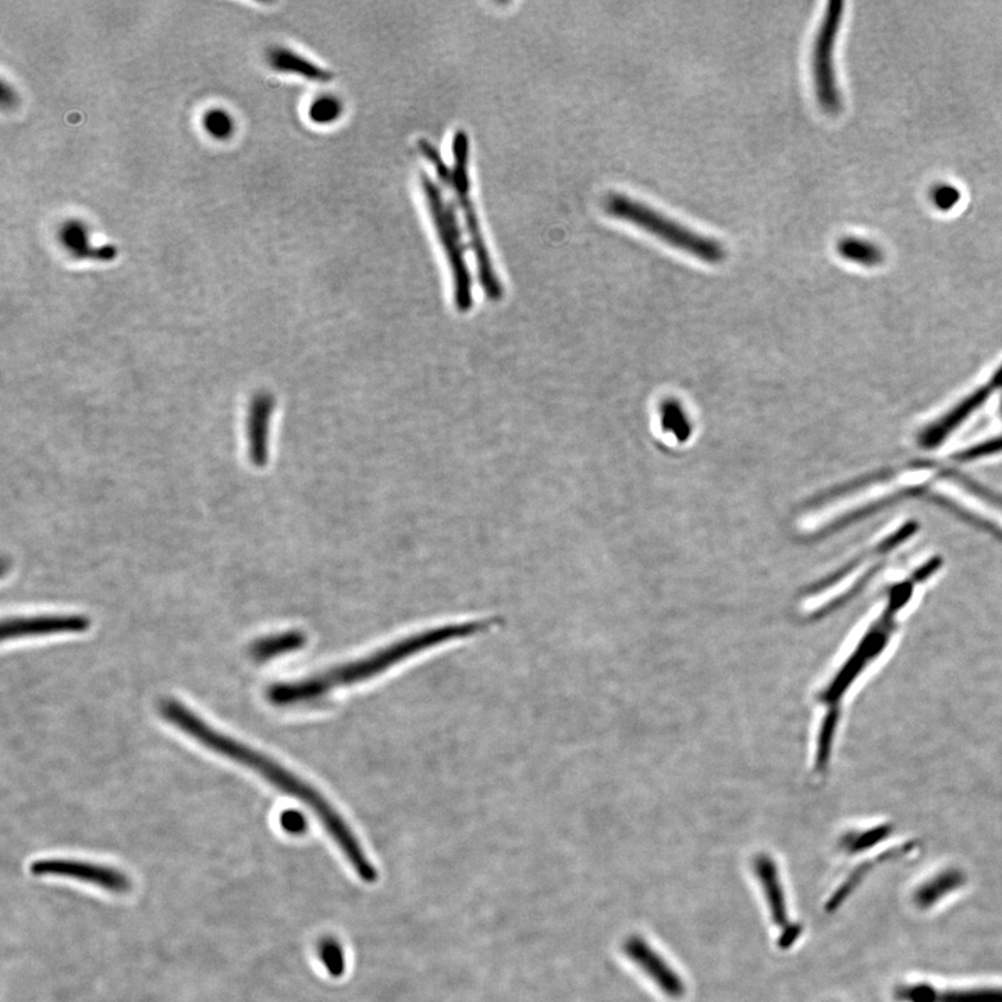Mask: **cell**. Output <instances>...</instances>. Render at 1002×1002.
I'll return each mask as SVG.
<instances>
[{
    "label": "cell",
    "instance_id": "obj_8",
    "mask_svg": "<svg viewBox=\"0 0 1002 1002\" xmlns=\"http://www.w3.org/2000/svg\"><path fill=\"white\" fill-rule=\"evenodd\" d=\"M624 951L667 997L678 1000L685 996V984L681 977L650 947L648 941L641 937H630L625 941Z\"/></svg>",
    "mask_w": 1002,
    "mask_h": 1002
},
{
    "label": "cell",
    "instance_id": "obj_14",
    "mask_svg": "<svg viewBox=\"0 0 1002 1002\" xmlns=\"http://www.w3.org/2000/svg\"><path fill=\"white\" fill-rule=\"evenodd\" d=\"M305 643H307L305 634L300 631H287L259 639L251 646L250 652L257 662H268L275 657L304 648Z\"/></svg>",
    "mask_w": 1002,
    "mask_h": 1002
},
{
    "label": "cell",
    "instance_id": "obj_10",
    "mask_svg": "<svg viewBox=\"0 0 1002 1002\" xmlns=\"http://www.w3.org/2000/svg\"><path fill=\"white\" fill-rule=\"evenodd\" d=\"M753 870L762 884L763 893H765L767 904H769L771 919H773L774 925L781 929V932H784L792 923L788 919L787 905H785L783 886H781L780 877H778L776 862L770 855L759 854L753 859Z\"/></svg>",
    "mask_w": 1002,
    "mask_h": 1002
},
{
    "label": "cell",
    "instance_id": "obj_15",
    "mask_svg": "<svg viewBox=\"0 0 1002 1002\" xmlns=\"http://www.w3.org/2000/svg\"><path fill=\"white\" fill-rule=\"evenodd\" d=\"M837 250L842 258L863 266H876L883 262L884 252L872 241L858 237H844L838 241Z\"/></svg>",
    "mask_w": 1002,
    "mask_h": 1002
},
{
    "label": "cell",
    "instance_id": "obj_19",
    "mask_svg": "<svg viewBox=\"0 0 1002 1002\" xmlns=\"http://www.w3.org/2000/svg\"><path fill=\"white\" fill-rule=\"evenodd\" d=\"M205 127L213 137L226 138L232 133L233 123L223 110H211L205 116Z\"/></svg>",
    "mask_w": 1002,
    "mask_h": 1002
},
{
    "label": "cell",
    "instance_id": "obj_7",
    "mask_svg": "<svg viewBox=\"0 0 1002 1002\" xmlns=\"http://www.w3.org/2000/svg\"><path fill=\"white\" fill-rule=\"evenodd\" d=\"M31 872L35 876L69 877V879L85 881V883L94 884V886L105 888L113 893H126L131 887L129 877L117 872L116 869L95 865V863L70 861V859H44V861L33 863Z\"/></svg>",
    "mask_w": 1002,
    "mask_h": 1002
},
{
    "label": "cell",
    "instance_id": "obj_16",
    "mask_svg": "<svg viewBox=\"0 0 1002 1002\" xmlns=\"http://www.w3.org/2000/svg\"><path fill=\"white\" fill-rule=\"evenodd\" d=\"M962 883V877L959 876L957 872H945L936 877V879L929 881L926 886H923L916 894V902L922 908H929L930 905L934 904L938 898L943 897L948 891L954 890Z\"/></svg>",
    "mask_w": 1002,
    "mask_h": 1002
},
{
    "label": "cell",
    "instance_id": "obj_9",
    "mask_svg": "<svg viewBox=\"0 0 1002 1002\" xmlns=\"http://www.w3.org/2000/svg\"><path fill=\"white\" fill-rule=\"evenodd\" d=\"M90 628V620L76 614L60 616L16 617L3 621V639L31 638L56 634H80Z\"/></svg>",
    "mask_w": 1002,
    "mask_h": 1002
},
{
    "label": "cell",
    "instance_id": "obj_13",
    "mask_svg": "<svg viewBox=\"0 0 1002 1002\" xmlns=\"http://www.w3.org/2000/svg\"><path fill=\"white\" fill-rule=\"evenodd\" d=\"M60 238L67 250L76 258L95 259V261H112L115 259L117 251L113 245H105L102 248H94L88 245L87 230L83 223L71 220L63 226Z\"/></svg>",
    "mask_w": 1002,
    "mask_h": 1002
},
{
    "label": "cell",
    "instance_id": "obj_2",
    "mask_svg": "<svg viewBox=\"0 0 1002 1002\" xmlns=\"http://www.w3.org/2000/svg\"><path fill=\"white\" fill-rule=\"evenodd\" d=\"M489 625V621H471L419 632L354 662L341 664L301 681L272 685L268 689L269 702L275 706H294L318 701L336 689L371 680L425 650L485 631Z\"/></svg>",
    "mask_w": 1002,
    "mask_h": 1002
},
{
    "label": "cell",
    "instance_id": "obj_20",
    "mask_svg": "<svg viewBox=\"0 0 1002 1002\" xmlns=\"http://www.w3.org/2000/svg\"><path fill=\"white\" fill-rule=\"evenodd\" d=\"M961 200L958 188L950 184H940L932 190V201L940 211H950Z\"/></svg>",
    "mask_w": 1002,
    "mask_h": 1002
},
{
    "label": "cell",
    "instance_id": "obj_23",
    "mask_svg": "<svg viewBox=\"0 0 1002 1002\" xmlns=\"http://www.w3.org/2000/svg\"><path fill=\"white\" fill-rule=\"evenodd\" d=\"M2 101L3 105L5 106H12L13 103L16 102V97H14V92L10 90V88H7L6 85H3Z\"/></svg>",
    "mask_w": 1002,
    "mask_h": 1002
},
{
    "label": "cell",
    "instance_id": "obj_11",
    "mask_svg": "<svg viewBox=\"0 0 1002 1002\" xmlns=\"http://www.w3.org/2000/svg\"><path fill=\"white\" fill-rule=\"evenodd\" d=\"M273 399L259 396L252 403L250 418L251 458L262 467L268 461L269 421L272 417Z\"/></svg>",
    "mask_w": 1002,
    "mask_h": 1002
},
{
    "label": "cell",
    "instance_id": "obj_18",
    "mask_svg": "<svg viewBox=\"0 0 1002 1002\" xmlns=\"http://www.w3.org/2000/svg\"><path fill=\"white\" fill-rule=\"evenodd\" d=\"M343 113V103L340 99L323 95L315 99L309 108V117L316 124H330L336 122Z\"/></svg>",
    "mask_w": 1002,
    "mask_h": 1002
},
{
    "label": "cell",
    "instance_id": "obj_5",
    "mask_svg": "<svg viewBox=\"0 0 1002 1002\" xmlns=\"http://www.w3.org/2000/svg\"><path fill=\"white\" fill-rule=\"evenodd\" d=\"M606 211L614 218L627 220L632 225L641 227L653 236L659 237L671 247L695 255L696 258L709 264H719L726 258V248L716 238L688 229L681 223L667 218L650 206L634 200L624 194H610L604 202Z\"/></svg>",
    "mask_w": 1002,
    "mask_h": 1002
},
{
    "label": "cell",
    "instance_id": "obj_12",
    "mask_svg": "<svg viewBox=\"0 0 1002 1002\" xmlns=\"http://www.w3.org/2000/svg\"><path fill=\"white\" fill-rule=\"evenodd\" d=\"M269 63L273 70L304 77L305 80L315 81V83H329L333 78L330 71L322 69L321 66L315 65L314 62L298 55L291 49H272L269 53Z\"/></svg>",
    "mask_w": 1002,
    "mask_h": 1002
},
{
    "label": "cell",
    "instance_id": "obj_17",
    "mask_svg": "<svg viewBox=\"0 0 1002 1002\" xmlns=\"http://www.w3.org/2000/svg\"><path fill=\"white\" fill-rule=\"evenodd\" d=\"M936 1002H1002V989L944 991L937 993Z\"/></svg>",
    "mask_w": 1002,
    "mask_h": 1002
},
{
    "label": "cell",
    "instance_id": "obj_6",
    "mask_svg": "<svg viewBox=\"0 0 1002 1002\" xmlns=\"http://www.w3.org/2000/svg\"><path fill=\"white\" fill-rule=\"evenodd\" d=\"M842 14H844V3L838 0L829 3L817 33L812 58L817 99L824 112L831 115H835L841 109V94L835 76L833 55Z\"/></svg>",
    "mask_w": 1002,
    "mask_h": 1002
},
{
    "label": "cell",
    "instance_id": "obj_1",
    "mask_svg": "<svg viewBox=\"0 0 1002 1002\" xmlns=\"http://www.w3.org/2000/svg\"><path fill=\"white\" fill-rule=\"evenodd\" d=\"M159 709H161L163 719L179 728L188 737L200 742L205 748L226 756L227 759L234 760L238 765L257 771L259 776L264 777L277 790L308 806L325 827L326 833L336 842L341 854L346 856L351 868L360 876V879L365 883H375L378 879V873L362 849L357 835L321 792L264 753L255 751L250 746L244 745L243 742L230 738L229 735L220 733L216 728L209 726L198 714L188 709L183 703L177 702L176 699H165Z\"/></svg>",
    "mask_w": 1002,
    "mask_h": 1002
},
{
    "label": "cell",
    "instance_id": "obj_3",
    "mask_svg": "<svg viewBox=\"0 0 1002 1002\" xmlns=\"http://www.w3.org/2000/svg\"><path fill=\"white\" fill-rule=\"evenodd\" d=\"M419 149L428 162L435 167V172L439 179L451 188L456 197L458 208L463 213L465 229H467L469 244L474 251L476 266H478L479 282H481L483 293L490 301H500L504 297V286L497 275L492 255H490L488 244L483 237L481 222L476 213L474 200L471 193V179H469V137L465 131L460 130L454 134L453 138V165L450 167L444 163L442 155L431 142L419 141Z\"/></svg>",
    "mask_w": 1002,
    "mask_h": 1002
},
{
    "label": "cell",
    "instance_id": "obj_4",
    "mask_svg": "<svg viewBox=\"0 0 1002 1002\" xmlns=\"http://www.w3.org/2000/svg\"><path fill=\"white\" fill-rule=\"evenodd\" d=\"M419 184L437 238L449 264L454 305L458 312L467 314L474 307V283L468 268L463 233L458 223L456 209L444 198L442 190L428 174L421 173Z\"/></svg>",
    "mask_w": 1002,
    "mask_h": 1002
},
{
    "label": "cell",
    "instance_id": "obj_21",
    "mask_svg": "<svg viewBox=\"0 0 1002 1002\" xmlns=\"http://www.w3.org/2000/svg\"><path fill=\"white\" fill-rule=\"evenodd\" d=\"M321 957L330 972L339 975L341 968H343V957H341L339 945L333 943L323 944L321 947Z\"/></svg>",
    "mask_w": 1002,
    "mask_h": 1002
},
{
    "label": "cell",
    "instance_id": "obj_22",
    "mask_svg": "<svg viewBox=\"0 0 1002 1002\" xmlns=\"http://www.w3.org/2000/svg\"><path fill=\"white\" fill-rule=\"evenodd\" d=\"M282 826L287 833L300 834L307 827V823H305L304 816L297 810H287L282 816Z\"/></svg>",
    "mask_w": 1002,
    "mask_h": 1002
}]
</instances>
